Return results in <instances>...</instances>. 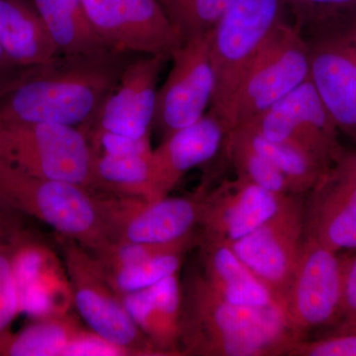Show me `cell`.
Segmentation results:
<instances>
[{
  "label": "cell",
  "mask_w": 356,
  "mask_h": 356,
  "mask_svg": "<svg viewBox=\"0 0 356 356\" xmlns=\"http://www.w3.org/2000/svg\"><path fill=\"white\" fill-rule=\"evenodd\" d=\"M14 243L0 248V337L9 332L21 311L19 291L14 273Z\"/></svg>",
  "instance_id": "31"
},
{
  "label": "cell",
  "mask_w": 356,
  "mask_h": 356,
  "mask_svg": "<svg viewBox=\"0 0 356 356\" xmlns=\"http://www.w3.org/2000/svg\"><path fill=\"white\" fill-rule=\"evenodd\" d=\"M299 337L284 307H245L225 301L202 275L182 289L179 348L181 355H287Z\"/></svg>",
  "instance_id": "2"
},
{
  "label": "cell",
  "mask_w": 356,
  "mask_h": 356,
  "mask_svg": "<svg viewBox=\"0 0 356 356\" xmlns=\"http://www.w3.org/2000/svg\"><path fill=\"white\" fill-rule=\"evenodd\" d=\"M243 125L250 126L266 139L285 143L305 152L327 170L343 156L337 143L336 124L310 77Z\"/></svg>",
  "instance_id": "12"
},
{
  "label": "cell",
  "mask_w": 356,
  "mask_h": 356,
  "mask_svg": "<svg viewBox=\"0 0 356 356\" xmlns=\"http://www.w3.org/2000/svg\"><path fill=\"white\" fill-rule=\"evenodd\" d=\"M232 0H163L166 13L184 40L212 31Z\"/></svg>",
  "instance_id": "28"
},
{
  "label": "cell",
  "mask_w": 356,
  "mask_h": 356,
  "mask_svg": "<svg viewBox=\"0 0 356 356\" xmlns=\"http://www.w3.org/2000/svg\"><path fill=\"white\" fill-rule=\"evenodd\" d=\"M96 34L113 50L170 58L185 41L159 0H81Z\"/></svg>",
  "instance_id": "9"
},
{
  "label": "cell",
  "mask_w": 356,
  "mask_h": 356,
  "mask_svg": "<svg viewBox=\"0 0 356 356\" xmlns=\"http://www.w3.org/2000/svg\"><path fill=\"white\" fill-rule=\"evenodd\" d=\"M298 197L295 195L273 219L229 245L284 309L305 236V206Z\"/></svg>",
  "instance_id": "13"
},
{
  "label": "cell",
  "mask_w": 356,
  "mask_h": 356,
  "mask_svg": "<svg viewBox=\"0 0 356 356\" xmlns=\"http://www.w3.org/2000/svg\"><path fill=\"white\" fill-rule=\"evenodd\" d=\"M18 214L17 211L0 202V248L16 242L23 236Z\"/></svg>",
  "instance_id": "36"
},
{
  "label": "cell",
  "mask_w": 356,
  "mask_h": 356,
  "mask_svg": "<svg viewBox=\"0 0 356 356\" xmlns=\"http://www.w3.org/2000/svg\"><path fill=\"white\" fill-rule=\"evenodd\" d=\"M284 10L283 0H232L212 30L210 57L215 92L210 111L228 126L236 90L262 47L284 21Z\"/></svg>",
  "instance_id": "4"
},
{
  "label": "cell",
  "mask_w": 356,
  "mask_h": 356,
  "mask_svg": "<svg viewBox=\"0 0 356 356\" xmlns=\"http://www.w3.org/2000/svg\"><path fill=\"white\" fill-rule=\"evenodd\" d=\"M309 77L308 42L299 28L282 21L262 47L236 90L229 109V129L254 120Z\"/></svg>",
  "instance_id": "6"
},
{
  "label": "cell",
  "mask_w": 356,
  "mask_h": 356,
  "mask_svg": "<svg viewBox=\"0 0 356 356\" xmlns=\"http://www.w3.org/2000/svg\"><path fill=\"white\" fill-rule=\"evenodd\" d=\"M168 60L163 56H136L124 70L113 92L81 130L88 137L100 132L135 139L151 137L159 79Z\"/></svg>",
  "instance_id": "14"
},
{
  "label": "cell",
  "mask_w": 356,
  "mask_h": 356,
  "mask_svg": "<svg viewBox=\"0 0 356 356\" xmlns=\"http://www.w3.org/2000/svg\"><path fill=\"white\" fill-rule=\"evenodd\" d=\"M309 193L306 238L337 252L356 250V154L341 156Z\"/></svg>",
  "instance_id": "15"
},
{
  "label": "cell",
  "mask_w": 356,
  "mask_h": 356,
  "mask_svg": "<svg viewBox=\"0 0 356 356\" xmlns=\"http://www.w3.org/2000/svg\"><path fill=\"white\" fill-rule=\"evenodd\" d=\"M194 236L182 242L168 243V245H149L127 242H113L100 252L92 254L96 264L102 270H113L139 262L147 261L156 255L178 250L182 248H191Z\"/></svg>",
  "instance_id": "29"
},
{
  "label": "cell",
  "mask_w": 356,
  "mask_h": 356,
  "mask_svg": "<svg viewBox=\"0 0 356 356\" xmlns=\"http://www.w3.org/2000/svg\"><path fill=\"white\" fill-rule=\"evenodd\" d=\"M307 42L312 83L337 128L356 135L355 47L331 38Z\"/></svg>",
  "instance_id": "18"
},
{
  "label": "cell",
  "mask_w": 356,
  "mask_h": 356,
  "mask_svg": "<svg viewBox=\"0 0 356 356\" xmlns=\"http://www.w3.org/2000/svg\"><path fill=\"white\" fill-rule=\"evenodd\" d=\"M229 131L221 117L209 111L196 123L161 140L151 156L154 200L168 196L187 172L224 151Z\"/></svg>",
  "instance_id": "17"
},
{
  "label": "cell",
  "mask_w": 356,
  "mask_h": 356,
  "mask_svg": "<svg viewBox=\"0 0 356 356\" xmlns=\"http://www.w3.org/2000/svg\"><path fill=\"white\" fill-rule=\"evenodd\" d=\"M343 259V320L356 322V254Z\"/></svg>",
  "instance_id": "35"
},
{
  "label": "cell",
  "mask_w": 356,
  "mask_h": 356,
  "mask_svg": "<svg viewBox=\"0 0 356 356\" xmlns=\"http://www.w3.org/2000/svg\"><path fill=\"white\" fill-rule=\"evenodd\" d=\"M159 1H161V4H163V0H159Z\"/></svg>",
  "instance_id": "38"
},
{
  "label": "cell",
  "mask_w": 356,
  "mask_h": 356,
  "mask_svg": "<svg viewBox=\"0 0 356 356\" xmlns=\"http://www.w3.org/2000/svg\"><path fill=\"white\" fill-rule=\"evenodd\" d=\"M343 261L337 252L304 236L298 264L285 302L297 337L343 321Z\"/></svg>",
  "instance_id": "10"
},
{
  "label": "cell",
  "mask_w": 356,
  "mask_h": 356,
  "mask_svg": "<svg viewBox=\"0 0 356 356\" xmlns=\"http://www.w3.org/2000/svg\"><path fill=\"white\" fill-rule=\"evenodd\" d=\"M151 154L110 156L95 154L92 191L116 197L153 201Z\"/></svg>",
  "instance_id": "23"
},
{
  "label": "cell",
  "mask_w": 356,
  "mask_h": 356,
  "mask_svg": "<svg viewBox=\"0 0 356 356\" xmlns=\"http://www.w3.org/2000/svg\"><path fill=\"white\" fill-rule=\"evenodd\" d=\"M205 194L201 189L191 196L153 201L102 194L110 241L168 245L187 240L200 226Z\"/></svg>",
  "instance_id": "11"
},
{
  "label": "cell",
  "mask_w": 356,
  "mask_h": 356,
  "mask_svg": "<svg viewBox=\"0 0 356 356\" xmlns=\"http://www.w3.org/2000/svg\"><path fill=\"white\" fill-rule=\"evenodd\" d=\"M95 153L79 127L0 122V163L33 175L92 191Z\"/></svg>",
  "instance_id": "5"
},
{
  "label": "cell",
  "mask_w": 356,
  "mask_h": 356,
  "mask_svg": "<svg viewBox=\"0 0 356 356\" xmlns=\"http://www.w3.org/2000/svg\"><path fill=\"white\" fill-rule=\"evenodd\" d=\"M0 44L24 67L46 64L60 55L33 0H0Z\"/></svg>",
  "instance_id": "21"
},
{
  "label": "cell",
  "mask_w": 356,
  "mask_h": 356,
  "mask_svg": "<svg viewBox=\"0 0 356 356\" xmlns=\"http://www.w3.org/2000/svg\"><path fill=\"white\" fill-rule=\"evenodd\" d=\"M189 248L170 250L139 264L113 270L98 268L103 278L117 295L130 294L147 289L168 276L180 273L185 254Z\"/></svg>",
  "instance_id": "26"
},
{
  "label": "cell",
  "mask_w": 356,
  "mask_h": 356,
  "mask_svg": "<svg viewBox=\"0 0 356 356\" xmlns=\"http://www.w3.org/2000/svg\"><path fill=\"white\" fill-rule=\"evenodd\" d=\"M89 143L95 154L110 156H138L151 154V137L144 139L126 137L108 132H100L88 136Z\"/></svg>",
  "instance_id": "33"
},
{
  "label": "cell",
  "mask_w": 356,
  "mask_h": 356,
  "mask_svg": "<svg viewBox=\"0 0 356 356\" xmlns=\"http://www.w3.org/2000/svg\"><path fill=\"white\" fill-rule=\"evenodd\" d=\"M356 2V0H283L285 8L294 16V25L300 31L317 29L329 9Z\"/></svg>",
  "instance_id": "32"
},
{
  "label": "cell",
  "mask_w": 356,
  "mask_h": 356,
  "mask_svg": "<svg viewBox=\"0 0 356 356\" xmlns=\"http://www.w3.org/2000/svg\"><path fill=\"white\" fill-rule=\"evenodd\" d=\"M179 273L172 274L142 291L118 295L140 331L161 355H181L182 286Z\"/></svg>",
  "instance_id": "19"
},
{
  "label": "cell",
  "mask_w": 356,
  "mask_h": 356,
  "mask_svg": "<svg viewBox=\"0 0 356 356\" xmlns=\"http://www.w3.org/2000/svg\"><path fill=\"white\" fill-rule=\"evenodd\" d=\"M29 67H22L11 60L0 44V90L13 83L14 79H17Z\"/></svg>",
  "instance_id": "37"
},
{
  "label": "cell",
  "mask_w": 356,
  "mask_h": 356,
  "mask_svg": "<svg viewBox=\"0 0 356 356\" xmlns=\"http://www.w3.org/2000/svg\"><path fill=\"white\" fill-rule=\"evenodd\" d=\"M200 242L202 276L218 296L234 305L257 308L283 306L241 261L229 243L206 235L201 236Z\"/></svg>",
  "instance_id": "20"
},
{
  "label": "cell",
  "mask_w": 356,
  "mask_h": 356,
  "mask_svg": "<svg viewBox=\"0 0 356 356\" xmlns=\"http://www.w3.org/2000/svg\"><path fill=\"white\" fill-rule=\"evenodd\" d=\"M295 195L267 191L243 178L222 182L204 197L203 235L233 243L273 219Z\"/></svg>",
  "instance_id": "16"
},
{
  "label": "cell",
  "mask_w": 356,
  "mask_h": 356,
  "mask_svg": "<svg viewBox=\"0 0 356 356\" xmlns=\"http://www.w3.org/2000/svg\"><path fill=\"white\" fill-rule=\"evenodd\" d=\"M62 238L72 303L89 330L132 356L161 355L103 278L92 254L74 241Z\"/></svg>",
  "instance_id": "7"
},
{
  "label": "cell",
  "mask_w": 356,
  "mask_h": 356,
  "mask_svg": "<svg viewBox=\"0 0 356 356\" xmlns=\"http://www.w3.org/2000/svg\"><path fill=\"white\" fill-rule=\"evenodd\" d=\"M225 154L235 168L238 177L275 193L295 195L286 177L268 159L243 142L233 130L229 131L227 137Z\"/></svg>",
  "instance_id": "27"
},
{
  "label": "cell",
  "mask_w": 356,
  "mask_h": 356,
  "mask_svg": "<svg viewBox=\"0 0 356 356\" xmlns=\"http://www.w3.org/2000/svg\"><path fill=\"white\" fill-rule=\"evenodd\" d=\"M132 356L130 351L122 348L90 330H81L67 346L65 356Z\"/></svg>",
  "instance_id": "34"
},
{
  "label": "cell",
  "mask_w": 356,
  "mask_h": 356,
  "mask_svg": "<svg viewBox=\"0 0 356 356\" xmlns=\"http://www.w3.org/2000/svg\"><path fill=\"white\" fill-rule=\"evenodd\" d=\"M33 2L60 55H79L111 49L93 30L81 0Z\"/></svg>",
  "instance_id": "22"
},
{
  "label": "cell",
  "mask_w": 356,
  "mask_h": 356,
  "mask_svg": "<svg viewBox=\"0 0 356 356\" xmlns=\"http://www.w3.org/2000/svg\"><path fill=\"white\" fill-rule=\"evenodd\" d=\"M136 56L109 49L29 67L0 90V122L86 127Z\"/></svg>",
  "instance_id": "1"
},
{
  "label": "cell",
  "mask_w": 356,
  "mask_h": 356,
  "mask_svg": "<svg viewBox=\"0 0 356 356\" xmlns=\"http://www.w3.org/2000/svg\"><path fill=\"white\" fill-rule=\"evenodd\" d=\"M83 329L65 313L40 317L20 332L0 337V356H65Z\"/></svg>",
  "instance_id": "24"
},
{
  "label": "cell",
  "mask_w": 356,
  "mask_h": 356,
  "mask_svg": "<svg viewBox=\"0 0 356 356\" xmlns=\"http://www.w3.org/2000/svg\"><path fill=\"white\" fill-rule=\"evenodd\" d=\"M0 202L36 218L92 254L111 243L102 194L88 187L33 177L0 163Z\"/></svg>",
  "instance_id": "3"
},
{
  "label": "cell",
  "mask_w": 356,
  "mask_h": 356,
  "mask_svg": "<svg viewBox=\"0 0 356 356\" xmlns=\"http://www.w3.org/2000/svg\"><path fill=\"white\" fill-rule=\"evenodd\" d=\"M211 37L212 31L185 40L170 57L172 67L159 88L153 122V131L161 140L200 120L212 104Z\"/></svg>",
  "instance_id": "8"
},
{
  "label": "cell",
  "mask_w": 356,
  "mask_h": 356,
  "mask_svg": "<svg viewBox=\"0 0 356 356\" xmlns=\"http://www.w3.org/2000/svg\"><path fill=\"white\" fill-rule=\"evenodd\" d=\"M288 356H356V322L343 320L336 331L318 339H304L291 346Z\"/></svg>",
  "instance_id": "30"
},
{
  "label": "cell",
  "mask_w": 356,
  "mask_h": 356,
  "mask_svg": "<svg viewBox=\"0 0 356 356\" xmlns=\"http://www.w3.org/2000/svg\"><path fill=\"white\" fill-rule=\"evenodd\" d=\"M232 130L286 177L295 195L310 192L327 172L325 168L305 152L285 143L266 139L250 126H238Z\"/></svg>",
  "instance_id": "25"
}]
</instances>
